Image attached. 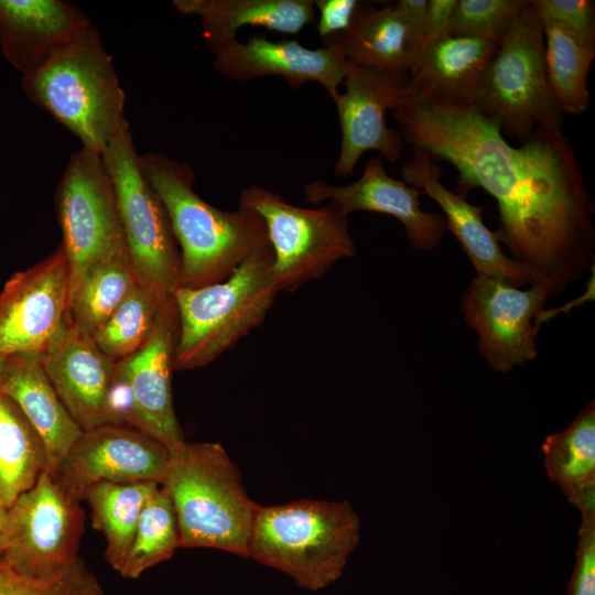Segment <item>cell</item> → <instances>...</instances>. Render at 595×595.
<instances>
[{
  "label": "cell",
  "instance_id": "1",
  "mask_svg": "<svg viewBox=\"0 0 595 595\" xmlns=\"http://www.w3.org/2000/svg\"><path fill=\"white\" fill-rule=\"evenodd\" d=\"M413 149L450 162L457 193L480 187L498 206L497 239L550 298L594 267V205L573 148L561 128L511 145L499 125L474 107L402 99L393 110Z\"/></svg>",
  "mask_w": 595,
  "mask_h": 595
},
{
  "label": "cell",
  "instance_id": "2",
  "mask_svg": "<svg viewBox=\"0 0 595 595\" xmlns=\"http://www.w3.org/2000/svg\"><path fill=\"white\" fill-rule=\"evenodd\" d=\"M139 162L164 205L180 249L175 288L224 281L245 260L271 249L261 216L242 205L227 212L204 201L194 190L195 175L186 163L161 153L139 155Z\"/></svg>",
  "mask_w": 595,
  "mask_h": 595
},
{
  "label": "cell",
  "instance_id": "3",
  "mask_svg": "<svg viewBox=\"0 0 595 595\" xmlns=\"http://www.w3.org/2000/svg\"><path fill=\"white\" fill-rule=\"evenodd\" d=\"M21 87L85 149L102 154L116 137L129 129L125 93L112 58L93 24L41 66L22 75Z\"/></svg>",
  "mask_w": 595,
  "mask_h": 595
},
{
  "label": "cell",
  "instance_id": "4",
  "mask_svg": "<svg viewBox=\"0 0 595 595\" xmlns=\"http://www.w3.org/2000/svg\"><path fill=\"white\" fill-rule=\"evenodd\" d=\"M161 486L178 524L181 548H208L249 558L257 509L238 467L219 443L185 442L171 453Z\"/></svg>",
  "mask_w": 595,
  "mask_h": 595
},
{
  "label": "cell",
  "instance_id": "5",
  "mask_svg": "<svg viewBox=\"0 0 595 595\" xmlns=\"http://www.w3.org/2000/svg\"><path fill=\"white\" fill-rule=\"evenodd\" d=\"M359 539L360 520L348 501L302 499L259 505L249 558L315 592L342 575Z\"/></svg>",
  "mask_w": 595,
  "mask_h": 595
},
{
  "label": "cell",
  "instance_id": "6",
  "mask_svg": "<svg viewBox=\"0 0 595 595\" xmlns=\"http://www.w3.org/2000/svg\"><path fill=\"white\" fill-rule=\"evenodd\" d=\"M272 249L245 260L227 279L171 292L178 316L174 370L201 368L259 326L279 290Z\"/></svg>",
  "mask_w": 595,
  "mask_h": 595
},
{
  "label": "cell",
  "instance_id": "7",
  "mask_svg": "<svg viewBox=\"0 0 595 595\" xmlns=\"http://www.w3.org/2000/svg\"><path fill=\"white\" fill-rule=\"evenodd\" d=\"M474 108L520 143L539 130L561 128L562 112L547 78L544 32L530 0L486 66Z\"/></svg>",
  "mask_w": 595,
  "mask_h": 595
},
{
  "label": "cell",
  "instance_id": "8",
  "mask_svg": "<svg viewBox=\"0 0 595 595\" xmlns=\"http://www.w3.org/2000/svg\"><path fill=\"white\" fill-rule=\"evenodd\" d=\"M239 205L257 212L264 221L279 292L318 279L336 262L356 253L348 216L334 202L305 208L285 202L271 190L252 185L241 191Z\"/></svg>",
  "mask_w": 595,
  "mask_h": 595
},
{
  "label": "cell",
  "instance_id": "9",
  "mask_svg": "<svg viewBox=\"0 0 595 595\" xmlns=\"http://www.w3.org/2000/svg\"><path fill=\"white\" fill-rule=\"evenodd\" d=\"M101 155L138 282L164 299L177 284L180 249L164 205L141 170L130 129L116 137Z\"/></svg>",
  "mask_w": 595,
  "mask_h": 595
},
{
  "label": "cell",
  "instance_id": "10",
  "mask_svg": "<svg viewBox=\"0 0 595 595\" xmlns=\"http://www.w3.org/2000/svg\"><path fill=\"white\" fill-rule=\"evenodd\" d=\"M178 336L172 295L161 303L142 346L116 363L111 391V424L137 429L171 453L186 441L175 414L171 375Z\"/></svg>",
  "mask_w": 595,
  "mask_h": 595
},
{
  "label": "cell",
  "instance_id": "11",
  "mask_svg": "<svg viewBox=\"0 0 595 595\" xmlns=\"http://www.w3.org/2000/svg\"><path fill=\"white\" fill-rule=\"evenodd\" d=\"M85 513L45 470L8 509L3 561L22 576L51 580L79 556Z\"/></svg>",
  "mask_w": 595,
  "mask_h": 595
},
{
  "label": "cell",
  "instance_id": "12",
  "mask_svg": "<svg viewBox=\"0 0 595 595\" xmlns=\"http://www.w3.org/2000/svg\"><path fill=\"white\" fill-rule=\"evenodd\" d=\"M56 212L72 290L90 264L127 246L115 187L100 153L82 148L72 154L56 191Z\"/></svg>",
  "mask_w": 595,
  "mask_h": 595
},
{
  "label": "cell",
  "instance_id": "13",
  "mask_svg": "<svg viewBox=\"0 0 595 595\" xmlns=\"http://www.w3.org/2000/svg\"><path fill=\"white\" fill-rule=\"evenodd\" d=\"M549 293L540 285L521 290L477 274L462 298L466 324L478 334V349L491 369L507 372L533 360L540 315Z\"/></svg>",
  "mask_w": 595,
  "mask_h": 595
},
{
  "label": "cell",
  "instance_id": "14",
  "mask_svg": "<svg viewBox=\"0 0 595 595\" xmlns=\"http://www.w3.org/2000/svg\"><path fill=\"white\" fill-rule=\"evenodd\" d=\"M171 452L148 434L126 425L105 424L83 431L54 479L75 501L94 485L155 483L165 478Z\"/></svg>",
  "mask_w": 595,
  "mask_h": 595
},
{
  "label": "cell",
  "instance_id": "15",
  "mask_svg": "<svg viewBox=\"0 0 595 595\" xmlns=\"http://www.w3.org/2000/svg\"><path fill=\"white\" fill-rule=\"evenodd\" d=\"M69 291L62 245L43 261L15 272L0 293V357L40 355L68 312Z\"/></svg>",
  "mask_w": 595,
  "mask_h": 595
},
{
  "label": "cell",
  "instance_id": "16",
  "mask_svg": "<svg viewBox=\"0 0 595 595\" xmlns=\"http://www.w3.org/2000/svg\"><path fill=\"white\" fill-rule=\"evenodd\" d=\"M408 75L379 72L348 63L342 83L345 90L333 99L340 126V150L335 163L337 176L350 175L368 150L394 163L403 149L398 130L386 123V112L404 97Z\"/></svg>",
  "mask_w": 595,
  "mask_h": 595
},
{
  "label": "cell",
  "instance_id": "17",
  "mask_svg": "<svg viewBox=\"0 0 595 595\" xmlns=\"http://www.w3.org/2000/svg\"><path fill=\"white\" fill-rule=\"evenodd\" d=\"M39 357L61 401L83 431L111 424L117 361L80 332L68 313Z\"/></svg>",
  "mask_w": 595,
  "mask_h": 595
},
{
  "label": "cell",
  "instance_id": "18",
  "mask_svg": "<svg viewBox=\"0 0 595 595\" xmlns=\"http://www.w3.org/2000/svg\"><path fill=\"white\" fill-rule=\"evenodd\" d=\"M214 55L215 69L229 79L247 82L280 76L293 88L316 82L332 100L339 93L348 65L336 44L309 48L294 40L271 41L264 35H251L246 43L236 39Z\"/></svg>",
  "mask_w": 595,
  "mask_h": 595
},
{
  "label": "cell",
  "instance_id": "19",
  "mask_svg": "<svg viewBox=\"0 0 595 595\" xmlns=\"http://www.w3.org/2000/svg\"><path fill=\"white\" fill-rule=\"evenodd\" d=\"M303 194L310 204L336 203L346 216L367 210L394 217L402 224L410 245L421 251L436 248L446 229L444 216L423 212L419 199L422 192L388 175L380 156L369 159L363 175L350 184L314 180L304 186Z\"/></svg>",
  "mask_w": 595,
  "mask_h": 595
},
{
  "label": "cell",
  "instance_id": "20",
  "mask_svg": "<svg viewBox=\"0 0 595 595\" xmlns=\"http://www.w3.org/2000/svg\"><path fill=\"white\" fill-rule=\"evenodd\" d=\"M400 175L404 183L416 187L441 207L446 228L456 237L477 274L517 288L534 284L529 270L502 252L496 232L483 221L484 207L470 204L465 196L444 186L437 159L413 149V155L401 166Z\"/></svg>",
  "mask_w": 595,
  "mask_h": 595
},
{
  "label": "cell",
  "instance_id": "21",
  "mask_svg": "<svg viewBox=\"0 0 595 595\" xmlns=\"http://www.w3.org/2000/svg\"><path fill=\"white\" fill-rule=\"evenodd\" d=\"M498 44L448 35L422 48L407 77L404 99L442 107H474L482 75Z\"/></svg>",
  "mask_w": 595,
  "mask_h": 595
},
{
  "label": "cell",
  "instance_id": "22",
  "mask_svg": "<svg viewBox=\"0 0 595 595\" xmlns=\"http://www.w3.org/2000/svg\"><path fill=\"white\" fill-rule=\"evenodd\" d=\"M89 24L67 1L0 0V45L22 75L41 66Z\"/></svg>",
  "mask_w": 595,
  "mask_h": 595
},
{
  "label": "cell",
  "instance_id": "23",
  "mask_svg": "<svg viewBox=\"0 0 595 595\" xmlns=\"http://www.w3.org/2000/svg\"><path fill=\"white\" fill-rule=\"evenodd\" d=\"M0 393L8 396L19 405L41 436L47 455L46 472L54 478L83 430L61 401L39 355L4 357Z\"/></svg>",
  "mask_w": 595,
  "mask_h": 595
},
{
  "label": "cell",
  "instance_id": "24",
  "mask_svg": "<svg viewBox=\"0 0 595 595\" xmlns=\"http://www.w3.org/2000/svg\"><path fill=\"white\" fill-rule=\"evenodd\" d=\"M172 4L180 13L201 19L213 53L236 40L241 26L294 35L315 19L313 0H174Z\"/></svg>",
  "mask_w": 595,
  "mask_h": 595
},
{
  "label": "cell",
  "instance_id": "25",
  "mask_svg": "<svg viewBox=\"0 0 595 595\" xmlns=\"http://www.w3.org/2000/svg\"><path fill=\"white\" fill-rule=\"evenodd\" d=\"M322 43L336 44L348 63L379 72L408 75L414 62L407 29L393 3L375 8L361 2L350 26Z\"/></svg>",
  "mask_w": 595,
  "mask_h": 595
},
{
  "label": "cell",
  "instance_id": "26",
  "mask_svg": "<svg viewBox=\"0 0 595 595\" xmlns=\"http://www.w3.org/2000/svg\"><path fill=\"white\" fill-rule=\"evenodd\" d=\"M550 480L580 511L595 509V402H588L566 429L542 444Z\"/></svg>",
  "mask_w": 595,
  "mask_h": 595
},
{
  "label": "cell",
  "instance_id": "27",
  "mask_svg": "<svg viewBox=\"0 0 595 595\" xmlns=\"http://www.w3.org/2000/svg\"><path fill=\"white\" fill-rule=\"evenodd\" d=\"M138 283L127 246L97 260L71 290L67 313L72 323L94 338Z\"/></svg>",
  "mask_w": 595,
  "mask_h": 595
},
{
  "label": "cell",
  "instance_id": "28",
  "mask_svg": "<svg viewBox=\"0 0 595 595\" xmlns=\"http://www.w3.org/2000/svg\"><path fill=\"white\" fill-rule=\"evenodd\" d=\"M45 470L41 436L19 405L0 393V496L8 509Z\"/></svg>",
  "mask_w": 595,
  "mask_h": 595
},
{
  "label": "cell",
  "instance_id": "29",
  "mask_svg": "<svg viewBox=\"0 0 595 595\" xmlns=\"http://www.w3.org/2000/svg\"><path fill=\"white\" fill-rule=\"evenodd\" d=\"M155 483H108L91 486L85 494L91 511V523L106 540V560L117 572L131 547L141 510Z\"/></svg>",
  "mask_w": 595,
  "mask_h": 595
},
{
  "label": "cell",
  "instance_id": "30",
  "mask_svg": "<svg viewBox=\"0 0 595 595\" xmlns=\"http://www.w3.org/2000/svg\"><path fill=\"white\" fill-rule=\"evenodd\" d=\"M177 548L181 539L176 515L160 485L141 510L131 547L118 573L126 578H138L148 569L172 558Z\"/></svg>",
  "mask_w": 595,
  "mask_h": 595
},
{
  "label": "cell",
  "instance_id": "31",
  "mask_svg": "<svg viewBox=\"0 0 595 595\" xmlns=\"http://www.w3.org/2000/svg\"><path fill=\"white\" fill-rule=\"evenodd\" d=\"M547 78L561 112L580 115L589 102L588 73L595 48L578 45L555 28H543Z\"/></svg>",
  "mask_w": 595,
  "mask_h": 595
},
{
  "label": "cell",
  "instance_id": "32",
  "mask_svg": "<svg viewBox=\"0 0 595 595\" xmlns=\"http://www.w3.org/2000/svg\"><path fill=\"white\" fill-rule=\"evenodd\" d=\"M164 299L138 283L94 337L99 349L116 361L138 350Z\"/></svg>",
  "mask_w": 595,
  "mask_h": 595
},
{
  "label": "cell",
  "instance_id": "33",
  "mask_svg": "<svg viewBox=\"0 0 595 595\" xmlns=\"http://www.w3.org/2000/svg\"><path fill=\"white\" fill-rule=\"evenodd\" d=\"M527 0H457L448 35L472 36L499 45Z\"/></svg>",
  "mask_w": 595,
  "mask_h": 595
},
{
  "label": "cell",
  "instance_id": "34",
  "mask_svg": "<svg viewBox=\"0 0 595 595\" xmlns=\"http://www.w3.org/2000/svg\"><path fill=\"white\" fill-rule=\"evenodd\" d=\"M0 595H105V592L82 558L61 575L44 581L22 576L1 558Z\"/></svg>",
  "mask_w": 595,
  "mask_h": 595
},
{
  "label": "cell",
  "instance_id": "35",
  "mask_svg": "<svg viewBox=\"0 0 595 595\" xmlns=\"http://www.w3.org/2000/svg\"><path fill=\"white\" fill-rule=\"evenodd\" d=\"M542 28L552 26L583 47L595 48V2L530 0Z\"/></svg>",
  "mask_w": 595,
  "mask_h": 595
},
{
  "label": "cell",
  "instance_id": "36",
  "mask_svg": "<svg viewBox=\"0 0 595 595\" xmlns=\"http://www.w3.org/2000/svg\"><path fill=\"white\" fill-rule=\"evenodd\" d=\"M580 512L575 563L566 595H595V509Z\"/></svg>",
  "mask_w": 595,
  "mask_h": 595
},
{
  "label": "cell",
  "instance_id": "37",
  "mask_svg": "<svg viewBox=\"0 0 595 595\" xmlns=\"http://www.w3.org/2000/svg\"><path fill=\"white\" fill-rule=\"evenodd\" d=\"M361 4L358 0H315L318 18L316 31L322 40L345 32Z\"/></svg>",
  "mask_w": 595,
  "mask_h": 595
},
{
  "label": "cell",
  "instance_id": "38",
  "mask_svg": "<svg viewBox=\"0 0 595 595\" xmlns=\"http://www.w3.org/2000/svg\"><path fill=\"white\" fill-rule=\"evenodd\" d=\"M393 7L407 29L415 60L424 47L428 0H398L393 2Z\"/></svg>",
  "mask_w": 595,
  "mask_h": 595
},
{
  "label": "cell",
  "instance_id": "39",
  "mask_svg": "<svg viewBox=\"0 0 595 595\" xmlns=\"http://www.w3.org/2000/svg\"><path fill=\"white\" fill-rule=\"evenodd\" d=\"M457 0H428L424 46L448 36L451 19Z\"/></svg>",
  "mask_w": 595,
  "mask_h": 595
},
{
  "label": "cell",
  "instance_id": "40",
  "mask_svg": "<svg viewBox=\"0 0 595 595\" xmlns=\"http://www.w3.org/2000/svg\"><path fill=\"white\" fill-rule=\"evenodd\" d=\"M8 519V507L0 496V534L4 532Z\"/></svg>",
  "mask_w": 595,
  "mask_h": 595
},
{
  "label": "cell",
  "instance_id": "41",
  "mask_svg": "<svg viewBox=\"0 0 595 595\" xmlns=\"http://www.w3.org/2000/svg\"><path fill=\"white\" fill-rule=\"evenodd\" d=\"M6 544H7V539H6L4 534L1 533V534H0V559H1L2 555H3L4 549H6Z\"/></svg>",
  "mask_w": 595,
  "mask_h": 595
},
{
  "label": "cell",
  "instance_id": "42",
  "mask_svg": "<svg viewBox=\"0 0 595 595\" xmlns=\"http://www.w3.org/2000/svg\"><path fill=\"white\" fill-rule=\"evenodd\" d=\"M4 364V357H0V376Z\"/></svg>",
  "mask_w": 595,
  "mask_h": 595
}]
</instances>
